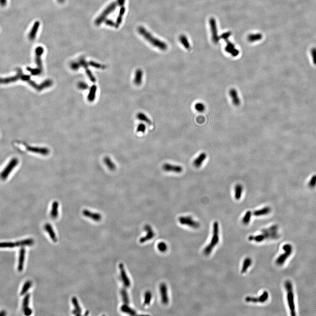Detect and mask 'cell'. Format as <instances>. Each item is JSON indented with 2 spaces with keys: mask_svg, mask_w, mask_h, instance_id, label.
Returning a JSON list of instances; mask_svg holds the SVG:
<instances>
[{
  "mask_svg": "<svg viewBox=\"0 0 316 316\" xmlns=\"http://www.w3.org/2000/svg\"><path fill=\"white\" fill-rule=\"evenodd\" d=\"M279 237L278 226L274 225L262 230L261 233L258 235H250L248 239L249 241L261 243L266 240L277 239Z\"/></svg>",
  "mask_w": 316,
  "mask_h": 316,
  "instance_id": "6da1fadb",
  "label": "cell"
},
{
  "mask_svg": "<svg viewBox=\"0 0 316 316\" xmlns=\"http://www.w3.org/2000/svg\"><path fill=\"white\" fill-rule=\"evenodd\" d=\"M137 30L139 34L154 47L159 48L162 50H167L168 47L166 44L163 41H161L153 36V35L150 34L149 31H147L145 27L139 26Z\"/></svg>",
  "mask_w": 316,
  "mask_h": 316,
  "instance_id": "7a4b0ae2",
  "label": "cell"
},
{
  "mask_svg": "<svg viewBox=\"0 0 316 316\" xmlns=\"http://www.w3.org/2000/svg\"><path fill=\"white\" fill-rule=\"evenodd\" d=\"M220 228L218 222L215 221L213 225V233L211 239L209 243L204 249L203 253L205 255H210L214 248L219 243L220 241Z\"/></svg>",
  "mask_w": 316,
  "mask_h": 316,
  "instance_id": "3957f363",
  "label": "cell"
},
{
  "mask_svg": "<svg viewBox=\"0 0 316 316\" xmlns=\"http://www.w3.org/2000/svg\"><path fill=\"white\" fill-rule=\"evenodd\" d=\"M285 286L286 291V298L288 306L291 315H295V306L293 285L290 280L285 281Z\"/></svg>",
  "mask_w": 316,
  "mask_h": 316,
  "instance_id": "277c9868",
  "label": "cell"
},
{
  "mask_svg": "<svg viewBox=\"0 0 316 316\" xmlns=\"http://www.w3.org/2000/svg\"><path fill=\"white\" fill-rule=\"evenodd\" d=\"M282 249L283 250L282 254L279 255L275 261L276 264L279 266H282L284 264L292 252V247L290 244H286L284 245Z\"/></svg>",
  "mask_w": 316,
  "mask_h": 316,
  "instance_id": "5b68a950",
  "label": "cell"
},
{
  "mask_svg": "<svg viewBox=\"0 0 316 316\" xmlns=\"http://www.w3.org/2000/svg\"><path fill=\"white\" fill-rule=\"evenodd\" d=\"M19 163V160L16 158H13L6 165L0 174V178L2 180H5L8 177L10 173L13 170Z\"/></svg>",
  "mask_w": 316,
  "mask_h": 316,
  "instance_id": "8992f818",
  "label": "cell"
},
{
  "mask_svg": "<svg viewBox=\"0 0 316 316\" xmlns=\"http://www.w3.org/2000/svg\"><path fill=\"white\" fill-rule=\"evenodd\" d=\"M269 297V294L267 291H264L262 294L258 297H252V296H247L245 298V301L247 303H261L263 304L267 301Z\"/></svg>",
  "mask_w": 316,
  "mask_h": 316,
  "instance_id": "52a82bcc",
  "label": "cell"
},
{
  "mask_svg": "<svg viewBox=\"0 0 316 316\" xmlns=\"http://www.w3.org/2000/svg\"><path fill=\"white\" fill-rule=\"evenodd\" d=\"M179 222L180 224L187 226L193 228H198L200 227L199 223L195 221L190 216L180 217L179 218Z\"/></svg>",
  "mask_w": 316,
  "mask_h": 316,
  "instance_id": "ba28073f",
  "label": "cell"
},
{
  "mask_svg": "<svg viewBox=\"0 0 316 316\" xmlns=\"http://www.w3.org/2000/svg\"><path fill=\"white\" fill-rule=\"evenodd\" d=\"M118 5L117 2H114L112 3L108 7H107L106 9L103 12L102 15L100 16V17L98 18L96 20V23L97 24H100L102 23V22H103L104 19L106 18L109 14L111 13L115 9V8L117 7V6Z\"/></svg>",
  "mask_w": 316,
  "mask_h": 316,
  "instance_id": "9c48e42d",
  "label": "cell"
},
{
  "mask_svg": "<svg viewBox=\"0 0 316 316\" xmlns=\"http://www.w3.org/2000/svg\"><path fill=\"white\" fill-rule=\"evenodd\" d=\"M209 24H210L211 30L212 31L213 41L214 44H218V42L220 41V39L218 35L215 19L213 18L210 19L209 20Z\"/></svg>",
  "mask_w": 316,
  "mask_h": 316,
  "instance_id": "30bf717a",
  "label": "cell"
},
{
  "mask_svg": "<svg viewBox=\"0 0 316 316\" xmlns=\"http://www.w3.org/2000/svg\"><path fill=\"white\" fill-rule=\"evenodd\" d=\"M144 229L146 231V236L141 237L140 239L139 242L141 243H143L149 241L150 240L152 239L155 235L152 228L150 225L147 224L145 225Z\"/></svg>",
  "mask_w": 316,
  "mask_h": 316,
  "instance_id": "8fae6325",
  "label": "cell"
},
{
  "mask_svg": "<svg viewBox=\"0 0 316 316\" xmlns=\"http://www.w3.org/2000/svg\"><path fill=\"white\" fill-rule=\"evenodd\" d=\"M119 268L120 271V276H121V279L125 287L127 288L131 286V283L129 278L128 277L125 269L124 268V265L121 263L119 264Z\"/></svg>",
  "mask_w": 316,
  "mask_h": 316,
  "instance_id": "7c38bea8",
  "label": "cell"
},
{
  "mask_svg": "<svg viewBox=\"0 0 316 316\" xmlns=\"http://www.w3.org/2000/svg\"><path fill=\"white\" fill-rule=\"evenodd\" d=\"M160 293L161 301L163 304L166 305L168 304V295L167 287L165 284L163 283L161 284L160 287Z\"/></svg>",
  "mask_w": 316,
  "mask_h": 316,
  "instance_id": "4fadbf2b",
  "label": "cell"
},
{
  "mask_svg": "<svg viewBox=\"0 0 316 316\" xmlns=\"http://www.w3.org/2000/svg\"><path fill=\"white\" fill-rule=\"evenodd\" d=\"M163 170L166 172H172L176 173H180L183 171L182 167L180 165H172L170 163H165L163 165Z\"/></svg>",
  "mask_w": 316,
  "mask_h": 316,
  "instance_id": "5bb4252c",
  "label": "cell"
},
{
  "mask_svg": "<svg viewBox=\"0 0 316 316\" xmlns=\"http://www.w3.org/2000/svg\"><path fill=\"white\" fill-rule=\"evenodd\" d=\"M26 149L29 151L34 152V153L39 154L42 155H48V154L50 153L49 149L47 148L27 146H26Z\"/></svg>",
  "mask_w": 316,
  "mask_h": 316,
  "instance_id": "9a60e30c",
  "label": "cell"
},
{
  "mask_svg": "<svg viewBox=\"0 0 316 316\" xmlns=\"http://www.w3.org/2000/svg\"><path fill=\"white\" fill-rule=\"evenodd\" d=\"M30 299V294H26L23 299L22 303V309L25 315L26 316H30L32 314V309L29 307Z\"/></svg>",
  "mask_w": 316,
  "mask_h": 316,
  "instance_id": "2e32d148",
  "label": "cell"
},
{
  "mask_svg": "<svg viewBox=\"0 0 316 316\" xmlns=\"http://www.w3.org/2000/svg\"><path fill=\"white\" fill-rule=\"evenodd\" d=\"M83 214L85 217L92 219L94 221H99L101 220L102 216L100 214L90 211L88 209H84L83 211Z\"/></svg>",
  "mask_w": 316,
  "mask_h": 316,
  "instance_id": "e0dca14e",
  "label": "cell"
},
{
  "mask_svg": "<svg viewBox=\"0 0 316 316\" xmlns=\"http://www.w3.org/2000/svg\"><path fill=\"white\" fill-rule=\"evenodd\" d=\"M26 250L24 247H22L19 251V263H18V270L19 272L23 270L25 259Z\"/></svg>",
  "mask_w": 316,
  "mask_h": 316,
  "instance_id": "ac0fdd59",
  "label": "cell"
},
{
  "mask_svg": "<svg viewBox=\"0 0 316 316\" xmlns=\"http://www.w3.org/2000/svg\"><path fill=\"white\" fill-rule=\"evenodd\" d=\"M227 45L225 47V50L228 53L230 54L233 57H236L238 55L239 51L235 48V45L229 41H227Z\"/></svg>",
  "mask_w": 316,
  "mask_h": 316,
  "instance_id": "d6986e66",
  "label": "cell"
},
{
  "mask_svg": "<svg viewBox=\"0 0 316 316\" xmlns=\"http://www.w3.org/2000/svg\"><path fill=\"white\" fill-rule=\"evenodd\" d=\"M229 93L233 104L235 106L239 105L241 103L240 99L238 96L237 91L235 89H232L230 90Z\"/></svg>",
  "mask_w": 316,
  "mask_h": 316,
  "instance_id": "ffe728a7",
  "label": "cell"
},
{
  "mask_svg": "<svg viewBox=\"0 0 316 316\" xmlns=\"http://www.w3.org/2000/svg\"><path fill=\"white\" fill-rule=\"evenodd\" d=\"M45 229V230L47 233L49 234V236H50V238L54 242H56L57 241V238L56 235L55 231H54L53 229L50 225V223H46L44 227Z\"/></svg>",
  "mask_w": 316,
  "mask_h": 316,
  "instance_id": "44dd1931",
  "label": "cell"
},
{
  "mask_svg": "<svg viewBox=\"0 0 316 316\" xmlns=\"http://www.w3.org/2000/svg\"><path fill=\"white\" fill-rule=\"evenodd\" d=\"M252 261L251 258L247 257L244 260L242 265L241 272L242 274H245L247 271L248 269L252 264Z\"/></svg>",
  "mask_w": 316,
  "mask_h": 316,
  "instance_id": "7402d4cb",
  "label": "cell"
},
{
  "mask_svg": "<svg viewBox=\"0 0 316 316\" xmlns=\"http://www.w3.org/2000/svg\"><path fill=\"white\" fill-rule=\"evenodd\" d=\"M206 157L207 156L206 153L204 152L201 153L193 162L194 166L197 168L200 167L204 161L206 160Z\"/></svg>",
  "mask_w": 316,
  "mask_h": 316,
  "instance_id": "603a6c76",
  "label": "cell"
},
{
  "mask_svg": "<svg viewBox=\"0 0 316 316\" xmlns=\"http://www.w3.org/2000/svg\"><path fill=\"white\" fill-rule=\"evenodd\" d=\"M72 304H73L74 309L73 311V314L76 316H79L81 314V309L79 306L78 300L76 297H73L72 299Z\"/></svg>",
  "mask_w": 316,
  "mask_h": 316,
  "instance_id": "cb8c5ba5",
  "label": "cell"
},
{
  "mask_svg": "<svg viewBox=\"0 0 316 316\" xmlns=\"http://www.w3.org/2000/svg\"><path fill=\"white\" fill-rule=\"evenodd\" d=\"M39 26L40 23L38 21H36L34 23L33 27L31 29L29 34V38L31 40H34L36 37V34H37Z\"/></svg>",
  "mask_w": 316,
  "mask_h": 316,
  "instance_id": "d4e9b609",
  "label": "cell"
},
{
  "mask_svg": "<svg viewBox=\"0 0 316 316\" xmlns=\"http://www.w3.org/2000/svg\"><path fill=\"white\" fill-rule=\"evenodd\" d=\"M271 211V208L268 206L265 207L264 208L255 210L253 213V215L256 217H261L266 215L270 213Z\"/></svg>",
  "mask_w": 316,
  "mask_h": 316,
  "instance_id": "484cf974",
  "label": "cell"
},
{
  "mask_svg": "<svg viewBox=\"0 0 316 316\" xmlns=\"http://www.w3.org/2000/svg\"><path fill=\"white\" fill-rule=\"evenodd\" d=\"M143 71L141 69L136 70L135 72V77H134V83L135 85L139 86L141 84L142 82Z\"/></svg>",
  "mask_w": 316,
  "mask_h": 316,
  "instance_id": "4316f807",
  "label": "cell"
},
{
  "mask_svg": "<svg viewBox=\"0 0 316 316\" xmlns=\"http://www.w3.org/2000/svg\"><path fill=\"white\" fill-rule=\"evenodd\" d=\"M59 204L57 202H54L53 203L51 206V211H50V216L51 218L55 219L57 218L59 215Z\"/></svg>",
  "mask_w": 316,
  "mask_h": 316,
  "instance_id": "83f0119b",
  "label": "cell"
},
{
  "mask_svg": "<svg viewBox=\"0 0 316 316\" xmlns=\"http://www.w3.org/2000/svg\"><path fill=\"white\" fill-rule=\"evenodd\" d=\"M34 243V240L31 238L29 239L22 240L16 242V247H23L25 246H31Z\"/></svg>",
  "mask_w": 316,
  "mask_h": 316,
  "instance_id": "f1b7e54d",
  "label": "cell"
},
{
  "mask_svg": "<svg viewBox=\"0 0 316 316\" xmlns=\"http://www.w3.org/2000/svg\"><path fill=\"white\" fill-rule=\"evenodd\" d=\"M128 304H124L121 307V310L124 313L128 314L131 315H136V312L134 309H132L128 306Z\"/></svg>",
  "mask_w": 316,
  "mask_h": 316,
  "instance_id": "f546056e",
  "label": "cell"
},
{
  "mask_svg": "<svg viewBox=\"0 0 316 316\" xmlns=\"http://www.w3.org/2000/svg\"><path fill=\"white\" fill-rule=\"evenodd\" d=\"M243 188L242 186L240 184H237L235 186V197L236 200H239L241 198L242 194Z\"/></svg>",
  "mask_w": 316,
  "mask_h": 316,
  "instance_id": "4dcf8cb0",
  "label": "cell"
},
{
  "mask_svg": "<svg viewBox=\"0 0 316 316\" xmlns=\"http://www.w3.org/2000/svg\"><path fill=\"white\" fill-rule=\"evenodd\" d=\"M104 162L105 165L108 168V169L110 170L113 171L116 169V165L110 158L108 157H105L104 159Z\"/></svg>",
  "mask_w": 316,
  "mask_h": 316,
  "instance_id": "1f68e13d",
  "label": "cell"
},
{
  "mask_svg": "<svg viewBox=\"0 0 316 316\" xmlns=\"http://www.w3.org/2000/svg\"><path fill=\"white\" fill-rule=\"evenodd\" d=\"M179 41L182 44L183 46L187 50L190 48V44H189V41L186 36L184 35H181L179 37Z\"/></svg>",
  "mask_w": 316,
  "mask_h": 316,
  "instance_id": "d6a6232c",
  "label": "cell"
},
{
  "mask_svg": "<svg viewBox=\"0 0 316 316\" xmlns=\"http://www.w3.org/2000/svg\"><path fill=\"white\" fill-rule=\"evenodd\" d=\"M262 37L263 36L261 34H251L248 36L247 39H248V41L250 42H253L260 40L262 38Z\"/></svg>",
  "mask_w": 316,
  "mask_h": 316,
  "instance_id": "836d02e7",
  "label": "cell"
},
{
  "mask_svg": "<svg viewBox=\"0 0 316 316\" xmlns=\"http://www.w3.org/2000/svg\"><path fill=\"white\" fill-rule=\"evenodd\" d=\"M251 215H252V213L250 211H248L246 213H245V215L243 217L242 219V222L245 225H247L250 223V221H251Z\"/></svg>",
  "mask_w": 316,
  "mask_h": 316,
  "instance_id": "e575fe53",
  "label": "cell"
},
{
  "mask_svg": "<svg viewBox=\"0 0 316 316\" xmlns=\"http://www.w3.org/2000/svg\"><path fill=\"white\" fill-rule=\"evenodd\" d=\"M136 117L139 120H141V121H144V122H146V123H148V124L151 125V120L149 119L148 117H147L146 115L144 114L143 113H139L136 115Z\"/></svg>",
  "mask_w": 316,
  "mask_h": 316,
  "instance_id": "d590c367",
  "label": "cell"
},
{
  "mask_svg": "<svg viewBox=\"0 0 316 316\" xmlns=\"http://www.w3.org/2000/svg\"><path fill=\"white\" fill-rule=\"evenodd\" d=\"M152 294L149 291H146L144 296V305L145 306L149 305L151 303L152 299Z\"/></svg>",
  "mask_w": 316,
  "mask_h": 316,
  "instance_id": "8d00e7d4",
  "label": "cell"
},
{
  "mask_svg": "<svg viewBox=\"0 0 316 316\" xmlns=\"http://www.w3.org/2000/svg\"><path fill=\"white\" fill-rule=\"evenodd\" d=\"M121 294L122 296V301L124 304H129V298L128 294L125 289H122L121 291Z\"/></svg>",
  "mask_w": 316,
  "mask_h": 316,
  "instance_id": "74e56055",
  "label": "cell"
},
{
  "mask_svg": "<svg viewBox=\"0 0 316 316\" xmlns=\"http://www.w3.org/2000/svg\"><path fill=\"white\" fill-rule=\"evenodd\" d=\"M31 285H32V282H31V280H27V281L25 283L24 285H23L21 292H20V295H23L25 294L28 291L29 289L31 288Z\"/></svg>",
  "mask_w": 316,
  "mask_h": 316,
  "instance_id": "f35d334b",
  "label": "cell"
},
{
  "mask_svg": "<svg viewBox=\"0 0 316 316\" xmlns=\"http://www.w3.org/2000/svg\"><path fill=\"white\" fill-rule=\"evenodd\" d=\"M16 247L15 242H0V248H13Z\"/></svg>",
  "mask_w": 316,
  "mask_h": 316,
  "instance_id": "ab89813d",
  "label": "cell"
},
{
  "mask_svg": "<svg viewBox=\"0 0 316 316\" xmlns=\"http://www.w3.org/2000/svg\"><path fill=\"white\" fill-rule=\"evenodd\" d=\"M158 249L161 252H165L167 251L168 247L167 245L164 242H160L157 245Z\"/></svg>",
  "mask_w": 316,
  "mask_h": 316,
  "instance_id": "60d3db41",
  "label": "cell"
},
{
  "mask_svg": "<svg viewBox=\"0 0 316 316\" xmlns=\"http://www.w3.org/2000/svg\"><path fill=\"white\" fill-rule=\"evenodd\" d=\"M125 12V8L124 7H122L120 9L119 16L118 17L117 19V23L116 25L117 26H119L120 23H121V22H122V17L123 16V15H124Z\"/></svg>",
  "mask_w": 316,
  "mask_h": 316,
  "instance_id": "b9f144b4",
  "label": "cell"
},
{
  "mask_svg": "<svg viewBox=\"0 0 316 316\" xmlns=\"http://www.w3.org/2000/svg\"><path fill=\"white\" fill-rule=\"evenodd\" d=\"M194 108L197 111L199 112H202L204 111L205 109V105L201 103H198L195 104Z\"/></svg>",
  "mask_w": 316,
  "mask_h": 316,
  "instance_id": "7bdbcfd3",
  "label": "cell"
},
{
  "mask_svg": "<svg viewBox=\"0 0 316 316\" xmlns=\"http://www.w3.org/2000/svg\"><path fill=\"white\" fill-rule=\"evenodd\" d=\"M146 125L143 123H140L138 125V127H137V129H136V132L144 133L146 132Z\"/></svg>",
  "mask_w": 316,
  "mask_h": 316,
  "instance_id": "ee69618b",
  "label": "cell"
},
{
  "mask_svg": "<svg viewBox=\"0 0 316 316\" xmlns=\"http://www.w3.org/2000/svg\"><path fill=\"white\" fill-rule=\"evenodd\" d=\"M311 53L314 64L316 65V48H314L312 49Z\"/></svg>",
  "mask_w": 316,
  "mask_h": 316,
  "instance_id": "f6af8a7d",
  "label": "cell"
},
{
  "mask_svg": "<svg viewBox=\"0 0 316 316\" xmlns=\"http://www.w3.org/2000/svg\"><path fill=\"white\" fill-rule=\"evenodd\" d=\"M231 33L230 32H227V33H224L221 36V38H223L224 40L226 41L228 40V38L229 37V36H231Z\"/></svg>",
  "mask_w": 316,
  "mask_h": 316,
  "instance_id": "bcb514c9",
  "label": "cell"
},
{
  "mask_svg": "<svg viewBox=\"0 0 316 316\" xmlns=\"http://www.w3.org/2000/svg\"><path fill=\"white\" fill-rule=\"evenodd\" d=\"M316 184V177L315 176L313 177L312 179H311V181H310V183H309V185L310 186H314Z\"/></svg>",
  "mask_w": 316,
  "mask_h": 316,
  "instance_id": "7dc6e473",
  "label": "cell"
},
{
  "mask_svg": "<svg viewBox=\"0 0 316 316\" xmlns=\"http://www.w3.org/2000/svg\"><path fill=\"white\" fill-rule=\"evenodd\" d=\"M7 0H0V5L2 7H4L7 5Z\"/></svg>",
  "mask_w": 316,
  "mask_h": 316,
  "instance_id": "c3c4849f",
  "label": "cell"
},
{
  "mask_svg": "<svg viewBox=\"0 0 316 316\" xmlns=\"http://www.w3.org/2000/svg\"><path fill=\"white\" fill-rule=\"evenodd\" d=\"M118 5H122L124 4L125 0H117Z\"/></svg>",
  "mask_w": 316,
  "mask_h": 316,
  "instance_id": "681fc988",
  "label": "cell"
},
{
  "mask_svg": "<svg viewBox=\"0 0 316 316\" xmlns=\"http://www.w3.org/2000/svg\"><path fill=\"white\" fill-rule=\"evenodd\" d=\"M6 315V312L5 310L0 311V316H5Z\"/></svg>",
  "mask_w": 316,
  "mask_h": 316,
  "instance_id": "f907efd6",
  "label": "cell"
}]
</instances>
